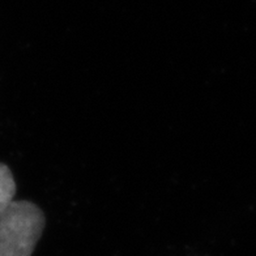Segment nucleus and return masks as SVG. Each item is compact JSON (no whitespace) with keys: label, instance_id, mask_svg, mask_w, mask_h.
<instances>
[{"label":"nucleus","instance_id":"1","mask_svg":"<svg viewBox=\"0 0 256 256\" xmlns=\"http://www.w3.org/2000/svg\"><path fill=\"white\" fill-rule=\"evenodd\" d=\"M44 229V216L34 202H12L0 214V256H32Z\"/></svg>","mask_w":256,"mask_h":256},{"label":"nucleus","instance_id":"2","mask_svg":"<svg viewBox=\"0 0 256 256\" xmlns=\"http://www.w3.org/2000/svg\"><path fill=\"white\" fill-rule=\"evenodd\" d=\"M14 194H16V183L12 172L7 165L0 164V214L12 204Z\"/></svg>","mask_w":256,"mask_h":256}]
</instances>
